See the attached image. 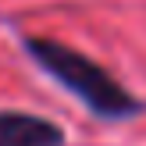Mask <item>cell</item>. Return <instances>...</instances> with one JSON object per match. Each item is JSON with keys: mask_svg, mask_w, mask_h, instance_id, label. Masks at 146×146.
<instances>
[{"mask_svg": "<svg viewBox=\"0 0 146 146\" xmlns=\"http://www.w3.org/2000/svg\"><path fill=\"white\" fill-rule=\"evenodd\" d=\"M21 50L43 75L64 86L96 121H111V125L132 121L146 111V100H139L132 89H125L104 64H96L89 54L54 39V36H21Z\"/></svg>", "mask_w": 146, "mask_h": 146, "instance_id": "6da1fadb", "label": "cell"}, {"mask_svg": "<svg viewBox=\"0 0 146 146\" xmlns=\"http://www.w3.org/2000/svg\"><path fill=\"white\" fill-rule=\"evenodd\" d=\"M68 135L57 121L29 111H0V146H64Z\"/></svg>", "mask_w": 146, "mask_h": 146, "instance_id": "7a4b0ae2", "label": "cell"}]
</instances>
